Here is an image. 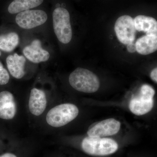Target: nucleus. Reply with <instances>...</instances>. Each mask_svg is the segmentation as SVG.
<instances>
[{"label": "nucleus", "instance_id": "obj_1", "mask_svg": "<svg viewBox=\"0 0 157 157\" xmlns=\"http://www.w3.org/2000/svg\"><path fill=\"white\" fill-rule=\"evenodd\" d=\"M70 85L74 89L86 93H93L98 90L100 81L94 73L87 69L78 68L70 74Z\"/></svg>", "mask_w": 157, "mask_h": 157}, {"label": "nucleus", "instance_id": "obj_2", "mask_svg": "<svg viewBox=\"0 0 157 157\" xmlns=\"http://www.w3.org/2000/svg\"><path fill=\"white\" fill-rule=\"evenodd\" d=\"M83 151L94 156H106L115 153L118 148L117 142L109 138L85 137L82 143Z\"/></svg>", "mask_w": 157, "mask_h": 157}, {"label": "nucleus", "instance_id": "obj_3", "mask_svg": "<svg viewBox=\"0 0 157 157\" xmlns=\"http://www.w3.org/2000/svg\"><path fill=\"white\" fill-rule=\"evenodd\" d=\"M78 113V107L74 104H62L56 106L48 111L46 120L51 126L59 128L75 119Z\"/></svg>", "mask_w": 157, "mask_h": 157}, {"label": "nucleus", "instance_id": "obj_4", "mask_svg": "<svg viewBox=\"0 0 157 157\" xmlns=\"http://www.w3.org/2000/svg\"><path fill=\"white\" fill-rule=\"evenodd\" d=\"M55 33L59 42L68 44L72 38V29L69 11L64 8H56L52 14Z\"/></svg>", "mask_w": 157, "mask_h": 157}, {"label": "nucleus", "instance_id": "obj_5", "mask_svg": "<svg viewBox=\"0 0 157 157\" xmlns=\"http://www.w3.org/2000/svg\"><path fill=\"white\" fill-rule=\"evenodd\" d=\"M155 90L151 86L144 84L138 94L132 98L129 104L131 112L136 115H143L150 112L154 106Z\"/></svg>", "mask_w": 157, "mask_h": 157}, {"label": "nucleus", "instance_id": "obj_6", "mask_svg": "<svg viewBox=\"0 0 157 157\" xmlns=\"http://www.w3.org/2000/svg\"><path fill=\"white\" fill-rule=\"evenodd\" d=\"M117 36L120 42L125 45L135 41L136 37L134 19L129 15H125L119 17L114 25Z\"/></svg>", "mask_w": 157, "mask_h": 157}, {"label": "nucleus", "instance_id": "obj_7", "mask_svg": "<svg viewBox=\"0 0 157 157\" xmlns=\"http://www.w3.org/2000/svg\"><path fill=\"white\" fill-rule=\"evenodd\" d=\"M47 18V14L42 10H27L18 13L15 21L21 28L30 29L42 25Z\"/></svg>", "mask_w": 157, "mask_h": 157}, {"label": "nucleus", "instance_id": "obj_8", "mask_svg": "<svg viewBox=\"0 0 157 157\" xmlns=\"http://www.w3.org/2000/svg\"><path fill=\"white\" fill-rule=\"evenodd\" d=\"M121 128V123L113 118L101 121L91 128L87 132L89 137H103L117 134Z\"/></svg>", "mask_w": 157, "mask_h": 157}, {"label": "nucleus", "instance_id": "obj_9", "mask_svg": "<svg viewBox=\"0 0 157 157\" xmlns=\"http://www.w3.org/2000/svg\"><path fill=\"white\" fill-rule=\"evenodd\" d=\"M23 52L28 59L35 63L47 61L50 57L49 52L42 48L41 42L38 39L26 46Z\"/></svg>", "mask_w": 157, "mask_h": 157}, {"label": "nucleus", "instance_id": "obj_10", "mask_svg": "<svg viewBox=\"0 0 157 157\" xmlns=\"http://www.w3.org/2000/svg\"><path fill=\"white\" fill-rule=\"evenodd\" d=\"M16 106L14 96L10 92L0 93V118L11 120L15 116Z\"/></svg>", "mask_w": 157, "mask_h": 157}, {"label": "nucleus", "instance_id": "obj_11", "mask_svg": "<svg viewBox=\"0 0 157 157\" xmlns=\"http://www.w3.org/2000/svg\"><path fill=\"white\" fill-rule=\"evenodd\" d=\"M47 105L46 95L43 91L36 88L31 90L29 102L30 111L34 115L42 114Z\"/></svg>", "mask_w": 157, "mask_h": 157}, {"label": "nucleus", "instance_id": "obj_12", "mask_svg": "<svg viewBox=\"0 0 157 157\" xmlns=\"http://www.w3.org/2000/svg\"><path fill=\"white\" fill-rule=\"evenodd\" d=\"M134 21L136 30L146 33L147 36H157V21L154 18L140 15Z\"/></svg>", "mask_w": 157, "mask_h": 157}, {"label": "nucleus", "instance_id": "obj_13", "mask_svg": "<svg viewBox=\"0 0 157 157\" xmlns=\"http://www.w3.org/2000/svg\"><path fill=\"white\" fill-rule=\"evenodd\" d=\"M25 62V58L17 53L9 56L6 59L7 67L9 72L12 76L17 79L21 78L24 76Z\"/></svg>", "mask_w": 157, "mask_h": 157}, {"label": "nucleus", "instance_id": "obj_14", "mask_svg": "<svg viewBox=\"0 0 157 157\" xmlns=\"http://www.w3.org/2000/svg\"><path fill=\"white\" fill-rule=\"evenodd\" d=\"M136 51L143 55H147L157 49V36H144L137 39L135 43Z\"/></svg>", "mask_w": 157, "mask_h": 157}, {"label": "nucleus", "instance_id": "obj_15", "mask_svg": "<svg viewBox=\"0 0 157 157\" xmlns=\"http://www.w3.org/2000/svg\"><path fill=\"white\" fill-rule=\"evenodd\" d=\"M43 0H14L8 7V11L11 14L36 8L43 3Z\"/></svg>", "mask_w": 157, "mask_h": 157}, {"label": "nucleus", "instance_id": "obj_16", "mask_svg": "<svg viewBox=\"0 0 157 157\" xmlns=\"http://www.w3.org/2000/svg\"><path fill=\"white\" fill-rule=\"evenodd\" d=\"M19 42V36L15 33L1 35L0 49L6 52H10L17 47Z\"/></svg>", "mask_w": 157, "mask_h": 157}, {"label": "nucleus", "instance_id": "obj_17", "mask_svg": "<svg viewBox=\"0 0 157 157\" xmlns=\"http://www.w3.org/2000/svg\"><path fill=\"white\" fill-rule=\"evenodd\" d=\"M10 76L8 71L4 68L0 62V85H6L9 82Z\"/></svg>", "mask_w": 157, "mask_h": 157}, {"label": "nucleus", "instance_id": "obj_18", "mask_svg": "<svg viewBox=\"0 0 157 157\" xmlns=\"http://www.w3.org/2000/svg\"><path fill=\"white\" fill-rule=\"evenodd\" d=\"M127 50L130 53H134L136 51V45L134 42L129 43L127 45Z\"/></svg>", "mask_w": 157, "mask_h": 157}, {"label": "nucleus", "instance_id": "obj_19", "mask_svg": "<svg viewBox=\"0 0 157 157\" xmlns=\"http://www.w3.org/2000/svg\"><path fill=\"white\" fill-rule=\"evenodd\" d=\"M157 68H155L151 73L150 76L151 79L155 82L156 83L157 82Z\"/></svg>", "mask_w": 157, "mask_h": 157}, {"label": "nucleus", "instance_id": "obj_20", "mask_svg": "<svg viewBox=\"0 0 157 157\" xmlns=\"http://www.w3.org/2000/svg\"><path fill=\"white\" fill-rule=\"evenodd\" d=\"M0 157H17L15 155L11 153H7L1 155Z\"/></svg>", "mask_w": 157, "mask_h": 157}, {"label": "nucleus", "instance_id": "obj_21", "mask_svg": "<svg viewBox=\"0 0 157 157\" xmlns=\"http://www.w3.org/2000/svg\"><path fill=\"white\" fill-rule=\"evenodd\" d=\"M1 52H0V56H1Z\"/></svg>", "mask_w": 157, "mask_h": 157}]
</instances>
